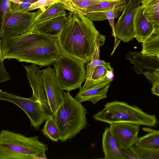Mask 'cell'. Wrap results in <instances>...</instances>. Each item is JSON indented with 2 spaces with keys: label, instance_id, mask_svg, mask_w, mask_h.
Here are the masks:
<instances>
[{
  "label": "cell",
  "instance_id": "obj_1",
  "mask_svg": "<svg viewBox=\"0 0 159 159\" xmlns=\"http://www.w3.org/2000/svg\"><path fill=\"white\" fill-rule=\"evenodd\" d=\"M0 39L3 61L16 59L40 67L48 66L58 58L61 51L57 38L34 31Z\"/></svg>",
  "mask_w": 159,
  "mask_h": 159
},
{
  "label": "cell",
  "instance_id": "obj_2",
  "mask_svg": "<svg viewBox=\"0 0 159 159\" xmlns=\"http://www.w3.org/2000/svg\"><path fill=\"white\" fill-rule=\"evenodd\" d=\"M99 33L88 17L70 12L57 38L61 52L86 64L91 60Z\"/></svg>",
  "mask_w": 159,
  "mask_h": 159
},
{
  "label": "cell",
  "instance_id": "obj_3",
  "mask_svg": "<svg viewBox=\"0 0 159 159\" xmlns=\"http://www.w3.org/2000/svg\"><path fill=\"white\" fill-rule=\"evenodd\" d=\"M48 149L37 136L28 137L4 129L0 132V159H47Z\"/></svg>",
  "mask_w": 159,
  "mask_h": 159
},
{
  "label": "cell",
  "instance_id": "obj_4",
  "mask_svg": "<svg viewBox=\"0 0 159 159\" xmlns=\"http://www.w3.org/2000/svg\"><path fill=\"white\" fill-rule=\"evenodd\" d=\"M87 113L86 109L81 102L73 98L69 92L64 91L63 101L53 114L60 141L64 142L75 137L86 127Z\"/></svg>",
  "mask_w": 159,
  "mask_h": 159
},
{
  "label": "cell",
  "instance_id": "obj_5",
  "mask_svg": "<svg viewBox=\"0 0 159 159\" xmlns=\"http://www.w3.org/2000/svg\"><path fill=\"white\" fill-rule=\"evenodd\" d=\"M95 120L110 124L126 122L155 127L158 124L155 116L143 111L136 106L122 101H115L107 102L104 108L93 116Z\"/></svg>",
  "mask_w": 159,
  "mask_h": 159
},
{
  "label": "cell",
  "instance_id": "obj_6",
  "mask_svg": "<svg viewBox=\"0 0 159 159\" xmlns=\"http://www.w3.org/2000/svg\"><path fill=\"white\" fill-rule=\"evenodd\" d=\"M85 64L61 51L58 58L52 65L58 81L63 90L70 92L81 88L82 83L86 79Z\"/></svg>",
  "mask_w": 159,
  "mask_h": 159
},
{
  "label": "cell",
  "instance_id": "obj_7",
  "mask_svg": "<svg viewBox=\"0 0 159 159\" xmlns=\"http://www.w3.org/2000/svg\"><path fill=\"white\" fill-rule=\"evenodd\" d=\"M12 102L20 108L29 119L31 126L39 130L41 125L53 114L43 104L31 97L26 98L0 90V101Z\"/></svg>",
  "mask_w": 159,
  "mask_h": 159
},
{
  "label": "cell",
  "instance_id": "obj_8",
  "mask_svg": "<svg viewBox=\"0 0 159 159\" xmlns=\"http://www.w3.org/2000/svg\"><path fill=\"white\" fill-rule=\"evenodd\" d=\"M36 12H12L9 9L4 18L0 38L15 37L30 31Z\"/></svg>",
  "mask_w": 159,
  "mask_h": 159
},
{
  "label": "cell",
  "instance_id": "obj_9",
  "mask_svg": "<svg viewBox=\"0 0 159 159\" xmlns=\"http://www.w3.org/2000/svg\"><path fill=\"white\" fill-rule=\"evenodd\" d=\"M142 0H129L124 7L122 13L114 25L117 39L125 43L134 38V19L135 14Z\"/></svg>",
  "mask_w": 159,
  "mask_h": 159
},
{
  "label": "cell",
  "instance_id": "obj_10",
  "mask_svg": "<svg viewBox=\"0 0 159 159\" xmlns=\"http://www.w3.org/2000/svg\"><path fill=\"white\" fill-rule=\"evenodd\" d=\"M49 108L54 114L63 100V90L60 86L54 69L48 66L41 70Z\"/></svg>",
  "mask_w": 159,
  "mask_h": 159
},
{
  "label": "cell",
  "instance_id": "obj_11",
  "mask_svg": "<svg viewBox=\"0 0 159 159\" xmlns=\"http://www.w3.org/2000/svg\"><path fill=\"white\" fill-rule=\"evenodd\" d=\"M109 124L110 130L119 148H129L135 143L138 137L139 125L122 122Z\"/></svg>",
  "mask_w": 159,
  "mask_h": 159
},
{
  "label": "cell",
  "instance_id": "obj_12",
  "mask_svg": "<svg viewBox=\"0 0 159 159\" xmlns=\"http://www.w3.org/2000/svg\"><path fill=\"white\" fill-rule=\"evenodd\" d=\"M26 75L32 89L31 97L40 101L50 110L45 91L44 82L41 70L36 65L24 66ZM51 111V110H50Z\"/></svg>",
  "mask_w": 159,
  "mask_h": 159
},
{
  "label": "cell",
  "instance_id": "obj_13",
  "mask_svg": "<svg viewBox=\"0 0 159 159\" xmlns=\"http://www.w3.org/2000/svg\"><path fill=\"white\" fill-rule=\"evenodd\" d=\"M66 11L50 19L34 23L31 31L57 38L67 18Z\"/></svg>",
  "mask_w": 159,
  "mask_h": 159
},
{
  "label": "cell",
  "instance_id": "obj_14",
  "mask_svg": "<svg viewBox=\"0 0 159 159\" xmlns=\"http://www.w3.org/2000/svg\"><path fill=\"white\" fill-rule=\"evenodd\" d=\"M126 58L134 65L133 68L138 75L143 74L148 70L159 69V56H146L138 51L129 52Z\"/></svg>",
  "mask_w": 159,
  "mask_h": 159
},
{
  "label": "cell",
  "instance_id": "obj_15",
  "mask_svg": "<svg viewBox=\"0 0 159 159\" xmlns=\"http://www.w3.org/2000/svg\"><path fill=\"white\" fill-rule=\"evenodd\" d=\"M134 25V38L138 42L141 43L151 34L155 26H157L154 25L145 17L140 5L135 14Z\"/></svg>",
  "mask_w": 159,
  "mask_h": 159
},
{
  "label": "cell",
  "instance_id": "obj_16",
  "mask_svg": "<svg viewBox=\"0 0 159 159\" xmlns=\"http://www.w3.org/2000/svg\"><path fill=\"white\" fill-rule=\"evenodd\" d=\"M110 85V84L85 89L81 88L75 98L80 102L88 101L95 105L99 101L107 97V93Z\"/></svg>",
  "mask_w": 159,
  "mask_h": 159
},
{
  "label": "cell",
  "instance_id": "obj_17",
  "mask_svg": "<svg viewBox=\"0 0 159 159\" xmlns=\"http://www.w3.org/2000/svg\"><path fill=\"white\" fill-rule=\"evenodd\" d=\"M102 142L104 159H123L109 127H106L102 135Z\"/></svg>",
  "mask_w": 159,
  "mask_h": 159
},
{
  "label": "cell",
  "instance_id": "obj_18",
  "mask_svg": "<svg viewBox=\"0 0 159 159\" xmlns=\"http://www.w3.org/2000/svg\"><path fill=\"white\" fill-rule=\"evenodd\" d=\"M142 53L148 56H159V26L142 43Z\"/></svg>",
  "mask_w": 159,
  "mask_h": 159
},
{
  "label": "cell",
  "instance_id": "obj_19",
  "mask_svg": "<svg viewBox=\"0 0 159 159\" xmlns=\"http://www.w3.org/2000/svg\"><path fill=\"white\" fill-rule=\"evenodd\" d=\"M101 0H58L57 2L62 5L70 12L77 15H83L87 8L96 4Z\"/></svg>",
  "mask_w": 159,
  "mask_h": 159
},
{
  "label": "cell",
  "instance_id": "obj_20",
  "mask_svg": "<svg viewBox=\"0 0 159 159\" xmlns=\"http://www.w3.org/2000/svg\"><path fill=\"white\" fill-rule=\"evenodd\" d=\"M39 9L36 12L34 24L50 19L66 10L62 5L57 2Z\"/></svg>",
  "mask_w": 159,
  "mask_h": 159
},
{
  "label": "cell",
  "instance_id": "obj_21",
  "mask_svg": "<svg viewBox=\"0 0 159 159\" xmlns=\"http://www.w3.org/2000/svg\"><path fill=\"white\" fill-rule=\"evenodd\" d=\"M143 14L154 25H159V0H142Z\"/></svg>",
  "mask_w": 159,
  "mask_h": 159
},
{
  "label": "cell",
  "instance_id": "obj_22",
  "mask_svg": "<svg viewBox=\"0 0 159 159\" xmlns=\"http://www.w3.org/2000/svg\"><path fill=\"white\" fill-rule=\"evenodd\" d=\"M124 6V2L121 0L102 1L98 3L88 7L84 14L92 12H101L114 9L119 16L120 12L123 11Z\"/></svg>",
  "mask_w": 159,
  "mask_h": 159
},
{
  "label": "cell",
  "instance_id": "obj_23",
  "mask_svg": "<svg viewBox=\"0 0 159 159\" xmlns=\"http://www.w3.org/2000/svg\"><path fill=\"white\" fill-rule=\"evenodd\" d=\"M129 149L137 159H159V149L148 148L136 143L134 144Z\"/></svg>",
  "mask_w": 159,
  "mask_h": 159
},
{
  "label": "cell",
  "instance_id": "obj_24",
  "mask_svg": "<svg viewBox=\"0 0 159 159\" xmlns=\"http://www.w3.org/2000/svg\"><path fill=\"white\" fill-rule=\"evenodd\" d=\"M135 143L151 149H159V131L149 133L143 136L138 137Z\"/></svg>",
  "mask_w": 159,
  "mask_h": 159
},
{
  "label": "cell",
  "instance_id": "obj_25",
  "mask_svg": "<svg viewBox=\"0 0 159 159\" xmlns=\"http://www.w3.org/2000/svg\"><path fill=\"white\" fill-rule=\"evenodd\" d=\"M41 130L44 135L52 141L55 142L59 140L60 134L53 116L49 118Z\"/></svg>",
  "mask_w": 159,
  "mask_h": 159
},
{
  "label": "cell",
  "instance_id": "obj_26",
  "mask_svg": "<svg viewBox=\"0 0 159 159\" xmlns=\"http://www.w3.org/2000/svg\"><path fill=\"white\" fill-rule=\"evenodd\" d=\"M38 0H24L21 3L17 4L10 2L9 10L12 12H28L30 6Z\"/></svg>",
  "mask_w": 159,
  "mask_h": 159
},
{
  "label": "cell",
  "instance_id": "obj_27",
  "mask_svg": "<svg viewBox=\"0 0 159 159\" xmlns=\"http://www.w3.org/2000/svg\"><path fill=\"white\" fill-rule=\"evenodd\" d=\"M10 0H0V34L3 21L9 9Z\"/></svg>",
  "mask_w": 159,
  "mask_h": 159
},
{
  "label": "cell",
  "instance_id": "obj_28",
  "mask_svg": "<svg viewBox=\"0 0 159 159\" xmlns=\"http://www.w3.org/2000/svg\"><path fill=\"white\" fill-rule=\"evenodd\" d=\"M109 71L103 66H97L94 69L90 80H96L104 78L107 75Z\"/></svg>",
  "mask_w": 159,
  "mask_h": 159
},
{
  "label": "cell",
  "instance_id": "obj_29",
  "mask_svg": "<svg viewBox=\"0 0 159 159\" xmlns=\"http://www.w3.org/2000/svg\"><path fill=\"white\" fill-rule=\"evenodd\" d=\"M143 74L151 84L159 83V69L148 70L143 72Z\"/></svg>",
  "mask_w": 159,
  "mask_h": 159
},
{
  "label": "cell",
  "instance_id": "obj_30",
  "mask_svg": "<svg viewBox=\"0 0 159 159\" xmlns=\"http://www.w3.org/2000/svg\"><path fill=\"white\" fill-rule=\"evenodd\" d=\"M58 0H38L29 7L28 11L48 6L57 2Z\"/></svg>",
  "mask_w": 159,
  "mask_h": 159
},
{
  "label": "cell",
  "instance_id": "obj_31",
  "mask_svg": "<svg viewBox=\"0 0 159 159\" xmlns=\"http://www.w3.org/2000/svg\"><path fill=\"white\" fill-rule=\"evenodd\" d=\"M1 43V39L0 38V83L10 80V76L4 67L3 61L2 60Z\"/></svg>",
  "mask_w": 159,
  "mask_h": 159
},
{
  "label": "cell",
  "instance_id": "obj_32",
  "mask_svg": "<svg viewBox=\"0 0 159 159\" xmlns=\"http://www.w3.org/2000/svg\"><path fill=\"white\" fill-rule=\"evenodd\" d=\"M83 15L88 17L92 21H102L107 20L105 16L102 12H87Z\"/></svg>",
  "mask_w": 159,
  "mask_h": 159
},
{
  "label": "cell",
  "instance_id": "obj_33",
  "mask_svg": "<svg viewBox=\"0 0 159 159\" xmlns=\"http://www.w3.org/2000/svg\"><path fill=\"white\" fill-rule=\"evenodd\" d=\"M119 149L123 159H137L136 157L129 148L120 147Z\"/></svg>",
  "mask_w": 159,
  "mask_h": 159
},
{
  "label": "cell",
  "instance_id": "obj_34",
  "mask_svg": "<svg viewBox=\"0 0 159 159\" xmlns=\"http://www.w3.org/2000/svg\"><path fill=\"white\" fill-rule=\"evenodd\" d=\"M151 89L152 93L157 96H159V83H156L152 84Z\"/></svg>",
  "mask_w": 159,
  "mask_h": 159
},
{
  "label": "cell",
  "instance_id": "obj_35",
  "mask_svg": "<svg viewBox=\"0 0 159 159\" xmlns=\"http://www.w3.org/2000/svg\"><path fill=\"white\" fill-rule=\"evenodd\" d=\"M142 130L145 132H147L149 133L155 132L159 131L158 130L154 129L148 127H143L142 128Z\"/></svg>",
  "mask_w": 159,
  "mask_h": 159
},
{
  "label": "cell",
  "instance_id": "obj_36",
  "mask_svg": "<svg viewBox=\"0 0 159 159\" xmlns=\"http://www.w3.org/2000/svg\"><path fill=\"white\" fill-rule=\"evenodd\" d=\"M24 0H10V2L13 3L20 4Z\"/></svg>",
  "mask_w": 159,
  "mask_h": 159
},
{
  "label": "cell",
  "instance_id": "obj_37",
  "mask_svg": "<svg viewBox=\"0 0 159 159\" xmlns=\"http://www.w3.org/2000/svg\"><path fill=\"white\" fill-rule=\"evenodd\" d=\"M124 3V5L126 4L129 1V0H121Z\"/></svg>",
  "mask_w": 159,
  "mask_h": 159
},
{
  "label": "cell",
  "instance_id": "obj_38",
  "mask_svg": "<svg viewBox=\"0 0 159 159\" xmlns=\"http://www.w3.org/2000/svg\"><path fill=\"white\" fill-rule=\"evenodd\" d=\"M101 0V1H104V0Z\"/></svg>",
  "mask_w": 159,
  "mask_h": 159
}]
</instances>
